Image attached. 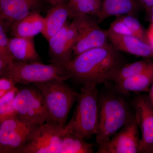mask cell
Wrapping results in <instances>:
<instances>
[{
    "mask_svg": "<svg viewBox=\"0 0 153 153\" xmlns=\"http://www.w3.org/2000/svg\"><path fill=\"white\" fill-rule=\"evenodd\" d=\"M121 64L119 52L109 43L80 53L63 66L77 82L98 85L108 81L110 72Z\"/></svg>",
    "mask_w": 153,
    "mask_h": 153,
    "instance_id": "cell-1",
    "label": "cell"
},
{
    "mask_svg": "<svg viewBox=\"0 0 153 153\" xmlns=\"http://www.w3.org/2000/svg\"><path fill=\"white\" fill-rule=\"evenodd\" d=\"M97 86L93 82L82 84L73 116L64 128L85 140L98 131L99 97Z\"/></svg>",
    "mask_w": 153,
    "mask_h": 153,
    "instance_id": "cell-2",
    "label": "cell"
},
{
    "mask_svg": "<svg viewBox=\"0 0 153 153\" xmlns=\"http://www.w3.org/2000/svg\"><path fill=\"white\" fill-rule=\"evenodd\" d=\"M33 84L40 90L44 99L47 113L46 122L55 123L65 128L68 114L78 100L79 93L60 79Z\"/></svg>",
    "mask_w": 153,
    "mask_h": 153,
    "instance_id": "cell-3",
    "label": "cell"
},
{
    "mask_svg": "<svg viewBox=\"0 0 153 153\" xmlns=\"http://www.w3.org/2000/svg\"><path fill=\"white\" fill-rule=\"evenodd\" d=\"M99 119L96 135L98 146L109 140L132 118L126 102L119 97H99Z\"/></svg>",
    "mask_w": 153,
    "mask_h": 153,
    "instance_id": "cell-4",
    "label": "cell"
},
{
    "mask_svg": "<svg viewBox=\"0 0 153 153\" xmlns=\"http://www.w3.org/2000/svg\"><path fill=\"white\" fill-rule=\"evenodd\" d=\"M0 76L9 77L18 83L28 84L54 79L68 80L71 75L62 65L41 62L23 63L13 60L7 68L0 73Z\"/></svg>",
    "mask_w": 153,
    "mask_h": 153,
    "instance_id": "cell-5",
    "label": "cell"
},
{
    "mask_svg": "<svg viewBox=\"0 0 153 153\" xmlns=\"http://www.w3.org/2000/svg\"><path fill=\"white\" fill-rule=\"evenodd\" d=\"M14 108L16 116L28 123L38 126L47 122L44 99L37 88L19 90L14 100Z\"/></svg>",
    "mask_w": 153,
    "mask_h": 153,
    "instance_id": "cell-6",
    "label": "cell"
},
{
    "mask_svg": "<svg viewBox=\"0 0 153 153\" xmlns=\"http://www.w3.org/2000/svg\"><path fill=\"white\" fill-rule=\"evenodd\" d=\"M38 127L16 116L0 123V153H21Z\"/></svg>",
    "mask_w": 153,
    "mask_h": 153,
    "instance_id": "cell-7",
    "label": "cell"
},
{
    "mask_svg": "<svg viewBox=\"0 0 153 153\" xmlns=\"http://www.w3.org/2000/svg\"><path fill=\"white\" fill-rule=\"evenodd\" d=\"M78 38L73 48L75 56L90 49L104 47L110 43L107 30L102 29L96 17L81 15L73 19Z\"/></svg>",
    "mask_w": 153,
    "mask_h": 153,
    "instance_id": "cell-8",
    "label": "cell"
},
{
    "mask_svg": "<svg viewBox=\"0 0 153 153\" xmlns=\"http://www.w3.org/2000/svg\"><path fill=\"white\" fill-rule=\"evenodd\" d=\"M64 129L52 123L39 126L21 153H60Z\"/></svg>",
    "mask_w": 153,
    "mask_h": 153,
    "instance_id": "cell-9",
    "label": "cell"
},
{
    "mask_svg": "<svg viewBox=\"0 0 153 153\" xmlns=\"http://www.w3.org/2000/svg\"><path fill=\"white\" fill-rule=\"evenodd\" d=\"M135 116L107 142L98 146V153H139L140 139Z\"/></svg>",
    "mask_w": 153,
    "mask_h": 153,
    "instance_id": "cell-10",
    "label": "cell"
},
{
    "mask_svg": "<svg viewBox=\"0 0 153 153\" xmlns=\"http://www.w3.org/2000/svg\"><path fill=\"white\" fill-rule=\"evenodd\" d=\"M78 34L72 22H67L61 30L48 41L51 63L62 65L71 60Z\"/></svg>",
    "mask_w": 153,
    "mask_h": 153,
    "instance_id": "cell-11",
    "label": "cell"
},
{
    "mask_svg": "<svg viewBox=\"0 0 153 153\" xmlns=\"http://www.w3.org/2000/svg\"><path fill=\"white\" fill-rule=\"evenodd\" d=\"M135 116L141 131L139 153H152L153 151V106L149 97H137L134 102Z\"/></svg>",
    "mask_w": 153,
    "mask_h": 153,
    "instance_id": "cell-12",
    "label": "cell"
},
{
    "mask_svg": "<svg viewBox=\"0 0 153 153\" xmlns=\"http://www.w3.org/2000/svg\"><path fill=\"white\" fill-rule=\"evenodd\" d=\"M44 0H0V21L11 26L30 14L40 13Z\"/></svg>",
    "mask_w": 153,
    "mask_h": 153,
    "instance_id": "cell-13",
    "label": "cell"
},
{
    "mask_svg": "<svg viewBox=\"0 0 153 153\" xmlns=\"http://www.w3.org/2000/svg\"><path fill=\"white\" fill-rule=\"evenodd\" d=\"M107 32L110 43L119 52L145 58H153L152 48L147 42L135 36L118 35L108 30Z\"/></svg>",
    "mask_w": 153,
    "mask_h": 153,
    "instance_id": "cell-14",
    "label": "cell"
},
{
    "mask_svg": "<svg viewBox=\"0 0 153 153\" xmlns=\"http://www.w3.org/2000/svg\"><path fill=\"white\" fill-rule=\"evenodd\" d=\"M140 7L137 0H102L97 19L100 24L111 17L129 15L137 17Z\"/></svg>",
    "mask_w": 153,
    "mask_h": 153,
    "instance_id": "cell-15",
    "label": "cell"
},
{
    "mask_svg": "<svg viewBox=\"0 0 153 153\" xmlns=\"http://www.w3.org/2000/svg\"><path fill=\"white\" fill-rule=\"evenodd\" d=\"M69 18V10L67 3L52 6L44 18L42 35L47 41L59 32L66 25Z\"/></svg>",
    "mask_w": 153,
    "mask_h": 153,
    "instance_id": "cell-16",
    "label": "cell"
},
{
    "mask_svg": "<svg viewBox=\"0 0 153 153\" xmlns=\"http://www.w3.org/2000/svg\"><path fill=\"white\" fill-rule=\"evenodd\" d=\"M9 47L11 54L17 61L26 63L41 62L33 38H9Z\"/></svg>",
    "mask_w": 153,
    "mask_h": 153,
    "instance_id": "cell-17",
    "label": "cell"
},
{
    "mask_svg": "<svg viewBox=\"0 0 153 153\" xmlns=\"http://www.w3.org/2000/svg\"><path fill=\"white\" fill-rule=\"evenodd\" d=\"M44 18L40 13L30 14L11 25L10 32L13 37L34 38L44 30Z\"/></svg>",
    "mask_w": 153,
    "mask_h": 153,
    "instance_id": "cell-18",
    "label": "cell"
},
{
    "mask_svg": "<svg viewBox=\"0 0 153 153\" xmlns=\"http://www.w3.org/2000/svg\"><path fill=\"white\" fill-rule=\"evenodd\" d=\"M153 83V63L140 74L116 83L118 89L123 93L149 91Z\"/></svg>",
    "mask_w": 153,
    "mask_h": 153,
    "instance_id": "cell-19",
    "label": "cell"
},
{
    "mask_svg": "<svg viewBox=\"0 0 153 153\" xmlns=\"http://www.w3.org/2000/svg\"><path fill=\"white\" fill-rule=\"evenodd\" d=\"M153 63L152 60L146 59L127 64H121L110 72L108 80L113 81L115 83L120 82L140 74L150 67Z\"/></svg>",
    "mask_w": 153,
    "mask_h": 153,
    "instance_id": "cell-20",
    "label": "cell"
},
{
    "mask_svg": "<svg viewBox=\"0 0 153 153\" xmlns=\"http://www.w3.org/2000/svg\"><path fill=\"white\" fill-rule=\"evenodd\" d=\"M94 145L76 134L64 129L60 153H91Z\"/></svg>",
    "mask_w": 153,
    "mask_h": 153,
    "instance_id": "cell-21",
    "label": "cell"
},
{
    "mask_svg": "<svg viewBox=\"0 0 153 153\" xmlns=\"http://www.w3.org/2000/svg\"><path fill=\"white\" fill-rule=\"evenodd\" d=\"M102 0H79L68 1L69 18L81 15H88L97 17L101 9Z\"/></svg>",
    "mask_w": 153,
    "mask_h": 153,
    "instance_id": "cell-22",
    "label": "cell"
},
{
    "mask_svg": "<svg viewBox=\"0 0 153 153\" xmlns=\"http://www.w3.org/2000/svg\"><path fill=\"white\" fill-rule=\"evenodd\" d=\"M10 26L0 21V73L8 67L11 62L15 60L9 47V38L7 33Z\"/></svg>",
    "mask_w": 153,
    "mask_h": 153,
    "instance_id": "cell-23",
    "label": "cell"
},
{
    "mask_svg": "<svg viewBox=\"0 0 153 153\" xmlns=\"http://www.w3.org/2000/svg\"><path fill=\"white\" fill-rule=\"evenodd\" d=\"M19 89L16 86L0 98V123L15 116L14 102Z\"/></svg>",
    "mask_w": 153,
    "mask_h": 153,
    "instance_id": "cell-24",
    "label": "cell"
},
{
    "mask_svg": "<svg viewBox=\"0 0 153 153\" xmlns=\"http://www.w3.org/2000/svg\"><path fill=\"white\" fill-rule=\"evenodd\" d=\"M118 17L128 27L129 29L133 33L134 36L140 38L141 40L149 43L147 36V32L145 31L142 25L137 19L136 17L129 15H124Z\"/></svg>",
    "mask_w": 153,
    "mask_h": 153,
    "instance_id": "cell-25",
    "label": "cell"
},
{
    "mask_svg": "<svg viewBox=\"0 0 153 153\" xmlns=\"http://www.w3.org/2000/svg\"><path fill=\"white\" fill-rule=\"evenodd\" d=\"M109 32L120 35L134 36L133 33L119 17H117L110 25L108 30Z\"/></svg>",
    "mask_w": 153,
    "mask_h": 153,
    "instance_id": "cell-26",
    "label": "cell"
},
{
    "mask_svg": "<svg viewBox=\"0 0 153 153\" xmlns=\"http://www.w3.org/2000/svg\"><path fill=\"white\" fill-rule=\"evenodd\" d=\"M18 83L9 77L0 76V98L12 90Z\"/></svg>",
    "mask_w": 153,
    "mask_h": 153,
    "instance_id": "cell-27",
    "label": "cell"
},
{
    "mask_svg": "<svg viewBox=\"0 0 153 153\" xmlns=\"http://www.w3.org/2000/svg\"><path fill=\"white\" fill-rule=\"evenodd\" d=\"M141 7L145 10L153 7V0H137Z\"/></svg>",
    "mask_w": 153,
    "mask_h": 153,
    "instance_id": "cell-28",
    "label": "cell"
},
{
    "mask_svg": "<svg viewBox=\"0 0 153 153\" xmlns=\"http://www.w3.org/2000/svg\"><path fill=\"white\" fill-rule=\"evenodd\" d=\"M148 42L153 50V22H151L150 25L147 31Z\"/></svg>",
    "mask_w": 153,
    "mask_h": 153,
    "instance_id": "cell-29",
    "label": "cell"
},
{
    "mask_svg": "<svg viewBox=\"0 0 153 153\" xmlns=\"http://www.w3.org/2000/svg\"><path fill=\"white\" fill-rule=\"evenodd\" d=\"M69 1V0H44L45 2L52 6L57 5L60 4L68 3Z\"/></svg>",
    "mask_w": 153,
    "mask_h": 153,
    "instance_id": "cell-30",
    "label": "cell"
},
{
    "mask_svg": "<svg viewBox=\"0 0 153 153\" xmlns=\"http://www.w3.org/2000/svg\"><path fill=\"white\" fill-rule=\"evenodd\" d=\"M146 18L151 22H153V7L146 10Z\"/></svg>",
    "mask_w": 153,
    "mask_h": 153,
    "instance_id": "cell-31",
    "label": "cell"
},
{
    "mask_svg": "<svg viewBox=\"0 0 153 153\" xmlns=\"http://www.w3.org/2000/svg\"><path fill=\"white\" fill-rule=\"evenodd\" d=\"M149 99L153 106V83L149 90Z\"/></svg>",
    "mask_w": 153,
    "mask_h": 153,
    "instance_id": "cell-32",
    "label": "cell"
},
{
    "mask_svg": "<svg viewBox=\"0 0 153 153\" xmlns=\"http://www.w3.org/2000/svg\"><path fill=\"white\" fill-rule=\"evenodd\" d=\"M152 153H153V151H152Z\"/></svg>",
    "mask_w": 153,
    "mask_h": 153,
    "instance_id": "cell-33",
    "label": "cell"
}]
</instances>
